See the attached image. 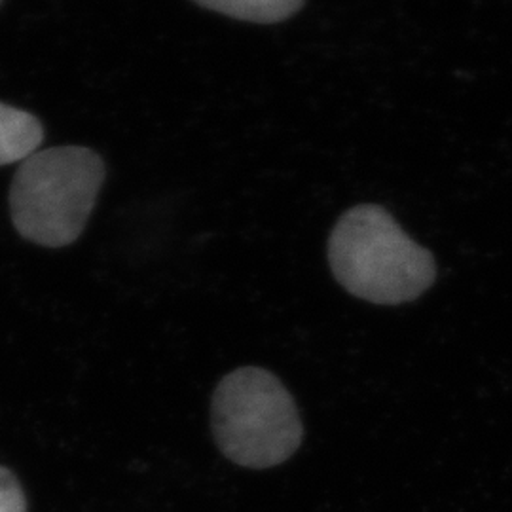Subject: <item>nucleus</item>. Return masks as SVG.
I'll return each mask as SVG.
<instances>
[{
	"mask_svg": "<svg viewBox=\"0 0 512 512\" xmlns=\"http://www.w3.org/2000/svg\"><path fill=\"white\" fill-rule=\"evenodd\" d=\"M198 6L228 18L251 23H279L294 16L306 0H192Z\"/></svg>",
	"mask_w": 512,
	"mask_h": 512,
	"instance_id": "nucleus-5",
	"label": "nucleus"
},
{
	"mask_svg": "<svg viewBox=\"0 0 512 512\" xmlns=\"http://www.w3.org/2000/svg\"><path fill=\"white\" fill-rule=\"evenodd\" d=\"M44 141V128L35 114L0 103V165L25 162Z\"/></svg>",
	"mask_w": 512,
	"mask_h": 512,
	"instance_id": "nucleus-4",
	"label": "nucleus"
},
{
	"mask_svg": "<svg viewBox=\"0 0 512 512\" xmlns=\"http://www.w3.org/2000/svg\"><path fill=\"white\" fill-rule=\"evenodd\" d=\"M211 429L220 454L247 469L289 461L304 440L293 395L260 366H241L220 380L211 399Z\"/></svg>",
	"mask_w": 512,
	"mask_h": 512,
	"instance_id": "nucleus-3",
	"label": "nucleus"
},
{
	"mask_svg": "<svg viewBox=\"0 0 512 512\" xmlns=\"http://www.w3.org/2000/svg\"><path fill=\"white\" fill-rule=\"evenodd\" d=\"M329 264L349 294L378 306L414 302L437 279L433 255L374 203L357 205L336 222Z\"/></svg>",
	"mask_w": 512,
	"mask_h": 512,
	"instance_id": "nucleus-1",
	"label": "nucleus"
},
{
	"mask_svg": "<svg viewBox=\"0 0 512 512\" xmlns=\"http://www.w3.org/2000/svg\"><path fill=\"white\" fill-rule=\"evenodd\" d=\"M0 512H27V497L18 476L0 465Z\"/></svg>",
	"mask_w": 512,
	"mask_h": 512,
	"instance_id": "nucleus-6",
	"label": "nucleus"
},
{
	"mask_svg": "<svg viewBox=\"0 0 512 512\" xmlns=\"http://www.w3.org/2000/svg\"><path fill=\"white\" fill-rule=\"evenodd\" d=\"M105 177V162L92 148L35 152L21 162L10 188V215L16 232L40 247L71 245L92 217Z\"/></svg>",
	"mask_w": 512,
	"mask_h": 512,
	"instance_id": "nucleus-2",
	"label": "nucleus"
}]
</instances>
